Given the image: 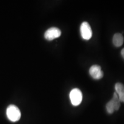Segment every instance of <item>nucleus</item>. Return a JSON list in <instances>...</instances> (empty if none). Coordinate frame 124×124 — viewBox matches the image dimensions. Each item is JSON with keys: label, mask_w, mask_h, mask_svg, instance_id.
<instances>
[{"label": "nucleus", "mask_w": 124, "mask_h": 124, "mask_svg": "<svg viewBox=\"0 0 124 124\" xmlns=\"http://www.w3.org/2000/svg\"><path fill=\"white\" fill-rule=\"evenodd\" d=\"M62 32L59 29L56 27H52L46 31L44 38L47 40H52L60 36Z\"/></svg>", "instance_id": "39448f33"}, {"label": "nucleus", "mask_w": 124, "mask_h": 124, "mask_svg": "<svg viewBox=\"0 0 124 124\" xmlns=\"http://www.w3.org/2000/svg\"><path fill=\"white\" fill-rule=\"evenodd\" d=\"M121 106V101L116 92L113 94V98L106 104V110L108 114H112L114 111L119 109Z\"/></svg>", "instance_id": "f03ea898"}, {"label": "nucleus", "mask_w": 124, "mask_h": 124, "mask_svg": "<svg viewBox=\"0 0 124 124\" xmlns=\"http://www.w3.org/2000/svg\"><path fill=\"white\" fill-rule=\"evenodd\" d=\"M80 34L84 40H90L93 35V32L91 27L87 22H83L80 25Z\"/></svg>", "instance_id": "20e7f679"}, {"label": "nucleus", "mask_w": 124, "mask_h": 124, "mask_svg": "<svg viewBox=\"0 0 124 124\" xmlns=\"http://www.w3.org/2000/svg\"><path fill=\"white\" fill-rule=\"evenodd\" d=\"M113 43L114 46L117 47L121 46L124 43V37L122 34L116 33L113 36Z\"/></svg>", "instance_id": "6e6552de"}, {"label": "nucleus", "mask_w": 124, "mask_h": 124, "mask_svg": "<svg viewBox=\"0 0 124 124\" xmlns=\"http://www.w3.org/2000/svg\"><path fill=\"white\" fill-rule=\"evenodd\" d=\"M7 115L9 120L12 122H17L21 118V111L16 106L10 105L7 108Z\"/></svg>", "instance_id": "f257e3e1"}, {"label": "nucleus", "mask_w": 124, "mask_h": 124, "mask_svg": "<svg viewBox=\"0 0 124 124\" xmlns=\"http://www.w3.org/2000/svg\"><path fill=\"white\" fill-rule=\"evenodd\" d=\"M121 55L122 56V58L124 59V48H123L122 49L121 51Z\"/></svg>", "instance_id": "1a4fd4ad"}, {"label": "nucleus", "mask_w": 124, "mask_h": 124, "mask_svg": "<svg viewBox=\"0 0 124 124\" xmlns=\"http://www.w3.org/2000/svg\"><path fill=\"white\" fill-rule=\"evenodd\" d=\"M116 93L118 96L120 101L124 102V86L121 83H117L115 85Z\"/></svg>", "instance_id": "0eeeda50"}, {"label": "nucleus", "mask_w": 124, "mask_h": 124, "mask_svg": "<svg viewBox=\"0 0 124 124\" xmlns=\"http://www.w3.org/2000/svg\"><path fill=\"white\" fill-rule=\"evenodd\" d=\"M89 73L94 79H101L103 77V73L101 70V67L98 65H93L91 66L89 70Z\"/></svg>", "instance_id": "423d86ee"}, {"label": "nucleus", "mask_w": 124, "mask_h": 124, "mask_svg": "<svg viewBox=\"0 0 124 124\" xmlns=\"http://www.w3.org/2000/svg\"><path fill=\"white\" fill-rule=\"evenodd\" d=\"M82 93L78 89H74L70 93V98L71 103L74 106H78L82 101Z\"/></svg>", "instance_id": "7ed1b4c3"}]
</instances>
